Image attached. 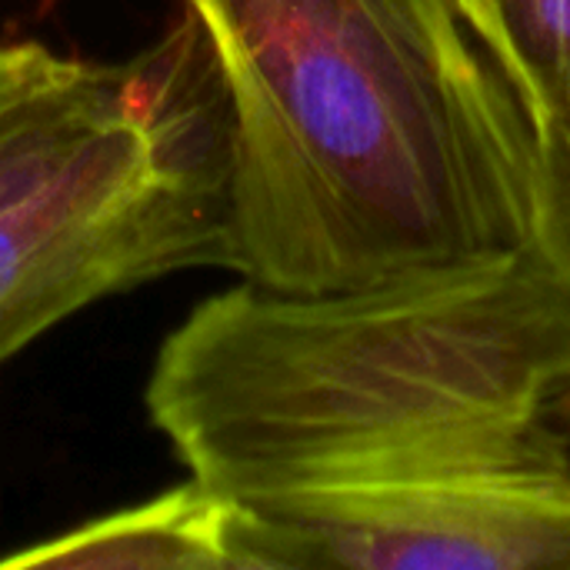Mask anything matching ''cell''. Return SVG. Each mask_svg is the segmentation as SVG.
Masks as SVG:
<instances>
[{"mask_svg":"<svg viewBox=\"0 0 570 570\" xmlns=\"http://www.w3.org/2000/svg\"><path fill=\"white\" fill-rule=\"evenodd\" d=\"M568 401H570V394H568Z\"/></svg>","mask_w":570,"mask_h":570,"instance_id":"obj_9","label":"cell"},{"mask_svg":"<svg viewBox=\"0 0 570 570\" xmlns=\"http://www.w3.org/2000/svg\"><path fill=\"white\" fill-rule=\"evenodd\" d=\"M234 114V274L337 291L531 247L534 130L458 0H180Z\"/></svg>","mask_w":570,"mask_h":570,"instance_id":"obj_1","label":"cell"},{"mask_svg":"<svg viewBox=\"0 0 570 570\" xmlns=\"http://www.w3.org/2000/svg\"><path fill=\"white\" fill-rule=\"evenodd\" d=\"M150 73V47L100 63L40 40L0 43V207L120 124L144 100Z\"/></svg>","mask_w":570,"mask_h":570,"instance_id":"obj_5","label":"cell"},{"mask_svg":"<svg viewBox=\"0 0 570 570\" xmlns=\"http://www.w3.org/2000/svg\"><path fill=\"white\" fill-rule=\"evenodd\" d=\"M237 548L244 570H570V444L544 417L397 474L237 504Z\"/></svg>","mask_w":570,"mask_h":570,"instance_id":"obj_4","label":"cell"},{"mask_svg":"<svg viewBox=\"0 0 570 570\" xmlns=\"http://www.w3.org/2000/svg\"><path fill=\"white\" fill-rule=\"evenodd\" d=\"M531 247L570 287V114L534 127Z\"/></svg>","mask_w":570,"mask_h":570,"instance_id":"obj_8","label":"cell"},{"mask_svg":"<svg viewBox=\"0 0 570 570\" xmlns=\"http://www.w3.org/2000/svg\"><path fill=\"white\" fill-rule=\"evenodd\" d=\"M531 130L570 114V0H458Z\"/></svg>","mask_w":570,"mask_h":570,"instance_id":"obj_7","label":"cell"},{"mask_svg":"<svg viewBox=\"0 0 570 570\" xmlns=\"http://www.w3.org/2000/svg\"><path fill=\"white\" fill-rule=\"evenodd\" d=\"M570 394V287L518 254L337 291L244 281L177 324L150 424L237 504L357 484L544 421Z\"/></svg>","mask_w":570,"mask_h":570,"instance_id":"obj_2","label":"cell"},{"mask_svg":"<svg viewBox=\"0 0 570 570\" xmlns=\"http://www.w3.org/2000/svg\"><path fill=\"white\" fill-rule=\"evenodd\" d=\"M144 100L0 207V364L70 314L190 267L234 271V114L200 23L150 43Z\"/></svg>","mask_w":570,"mask_h":570,"instance_id":"obj_3","label":"cell"},{"mask_svg":"<svg viewBox=\"0 0 570 570\" xmlns=\"http://www.w3.org/2000/svg\"><path fill=\"white\" fill-rule=\"evenodd\" d=\"M0 568L244 570L237 504L200 481L0 558Z\"/></svg>","mask_w":570,"mask_h":570,"instance_id":"obj_6","label":"cell"}]
</instances>
